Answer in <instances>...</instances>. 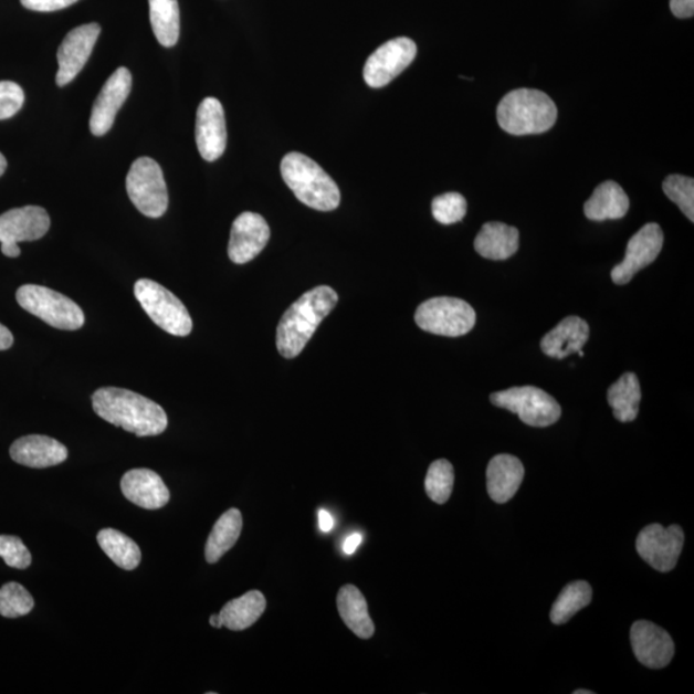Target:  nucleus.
<instances>
[{
  "label": "nucleus",
  "instance_id": "nucleus-1",
  "mask_svg": "<svg viewBox=\"0 0 694 694\" xmlns=\"http://www.w3.org/2000/svg\"><path fill=\"white\" fill-rule=\"evenodd\" d=\"M92 404L102 420L139 438L161 435L168 428L165 410L151 399L130 390L98 389L93 393Z\"/></svg>",
  "mask_w": 694,
  "mask_h": 694
},
{
  "label": "nucleus",
  "instance_id": "nucleus-2",
  "mask_svg": "<svg viewBox=\"0 0 694 694\" xmlns=\"http://www.w3.org/2000/svg\"><path fill=\"white\" fill-rule=\"evenodd\" d=\"M337 303L338 295L334 288L319 286L307 291L292 304L283 314L277 329V347L282 357L296 358Z\"/></svg>",
  "mask_w": 694,
  "mask_h": 694
},
{
  "label": "nucleus",
  "instance_id": "nucleus-3",
  "mask_svg": "<svg viewBox=\"0 0 694 694\" xmlns=\"http://www.w3.org/2000/svg\"><path fill=\"white\" fill-rule=\"evenodd\" d=\"M282 178L299 202L319 211H333L341 201L335 180L317 162L303 154L283 157Z\"/></svg>",
  "mask_w": 694,
  "mask_h": 694
},
{
  "label": "nucleus",
  "instance_id": "nucleus-4",
  "mask_svg": "<svg viewBox=\"0 0 694 694\" xmlns=\"http://www.w3.org/2000/svg\"><path fill=\"white\" fill-rule=\"evenodd\" d=\"M557 107L546 93L536 90L509 92L496 109V118L504 132L512 136L541 134L554 128Z\"/></svg>",
  "mask_w": 694,
  "mask_h": 694
},
{
  "label": "nucleus",
  "instance_id": "nucleus-5",
  "mask_svg": "<svg viewBox=\"0 0 694 694\" xmlns=\"http://www.w3.org/2000/svg\"><path fill=\"white\" fill-rule=\"evenodd\" d=\"M18 303L30 314L35 315L51 327L76 330L84 326L82 307L57 291L38 285L21 286L15 292Z\"/></svg>",
  "mask_w": 694,
  "mask_h": 694
},
{
  "label": "nucleus",
  "instance_id": "nucleus-6",
  "mask_svg": "<svg viewBox=\"0 0 694 694\" xmlns=\"http://www.w3.org/2000/svg\"><path fill=\"white\" fill-rule=\"evenodd\" d=\"M139 304L157 326L172 336L192 333L193 322L187 307L169 290L153 280H139L134 286Z\"/></svg>",
  "mask_w": 694,
  "mask_h": 694
},
{
  "label": "nucleus",
  "instance_id": "nucleus-7",
  "mask_svg": "<svg viewBox=\"0 0 694 694\" xmlns=\"http://www.w3.org/2000/svg\"><path fill=\"white\" fill-rule=\"evenodd\" d=\"M126 192L141 214L157 219L167 212L169 193L162 169L151 157H139L126 177Z\"/></svg>",
  "mask_w": 694,
  "mask_h": 694
},
{
  "label": "nucleus",
  "instance_id": "nucleus-8",
  "mask_svg": "<svg viewBox=\"0 0 694 694\" xmlns=\"http://www.w3.org/2000/svg\"><path fill=\"white\" fill-rule=\"evenodd\" d=\"M417 326L439 336L460 337L467 335L476 325L473 307L455 297H435L418 306Z\"/></svg>",
  "mask_w": 694,
  "mask_h": 694
},
{
  "label": "nucleus",
  "instance_id": "nucleus-9",
  "mask_svg": "<svg viewBox=\"0 0 694 694\" xmlns=\"http://www.w3.org/2000/svg\"><path fill=\"white\" fill-rule=\"evenodd\" d=\"M495 407L509 410L519 417V420L533 428H548L561 418L562 409L548 392L523 386L494 392L491 397Z\"/></svg>",
  "mask_w": 694,
  "mask_h": 694
},
{
  "label": "nucleus",
  "instance_id": "nucleus-10",
  "mask_svg": "<svg viewBox=\"0 0 694 694\" xmlns=\"http://www.w3.org/2000/svg\"><path fill=\"white\" fill-rule=\"evenodd\" d=\"M51 218L41 207L12 209L0 215V243L7 257H19V242L41 240L50 231Z\"/></svg>",
  "mask_w": 694,
  "mask_h": 694
},
{
  "label": "nucleus",
  "instance_id": "nucleus-11",
  "mask_svg": "<svg viewBox=\"0 0 694 694\" xmlns=\"http://www.w3.org/2000/svg\"><path fill=\"white\" fill-rule=\"evenodd\" d=\"M683 546L684 533L681 526L652 524L639 533L635 547L638 555L654 570L669 572L680 561Z\"/></svg>",
  "mask_w": 694,
  "mask_h": 694
},
{
  "label": "nucleus",
  "instance_id": "nucleus-12",
  "mask_svg": "<svg viewBox=\"0 0 694 694\" xmlns=\"http://www.w3.org/2000/svg\"><path fill=\"white\" fill-rule=\"evenodd\" d=\"M417 45L409 38L392 39L388 43L378 46L366 62V83L370 88H382L399 76L414 61Z\"/></svg>",
  "mask_w": 694,
  "mask_h": 694
},
{
  "label": "nucleus",
  "instance_id": "nucleus-13",
  "mask_svg": "<svg viewBox=\"0 0 694 694\" xmlns=\"http://www.w3.org/2000/svg\"><path fill=\"white\" fill-rule=\"evenodd\" d=\"M664 246V233L656 223L645 224L628 242L624 262L613 267L614 285H627L634 275L658 259Z\"/></svg>",
  "mask_w": 694,
  "mask_h": 694
},
{
  "label": "nucleus",
  "instance_id": "nucleus-14",
  "mask_svg": "<svg viewBox=\"0 0 694 694\" xmlns=\"http://www.w3.org/2000/svg\"><path fill=\"white\" fill-rule=\"evenodd\" d=\"M99 34L101 27L93 22L71 30L63 39L57 52L60 70L56 83L59 86L70 84L81 73L91 57Z\"/></svg>",
  "mask_w": 694,
  "mask_h": 694
},
{
  "label": "nucleus",
  "instance_id": "nucleus-15",
  "mask_svg": "<svg viewBox=\"0 0 694 694\" xmlns=\"http://www.w3.org/2000/svg\"><path fill=\"white\" fill-rule=\"evenodd\" d=\"M196 144L203 160L214 162L227 148V124L223 105L214 97L204 98L197 109Z\"/></svg>",
  "mask_w": 694,
  "mask_h": 694
},
{
  "label": "nucleus",
  "instance_id": "nucleus-16",
  "mask_svg": "<svg viewBox=\"0 0 694 694\" xmlns=\"http://www.w3.org/2000/svg\"><path fill=\"white\" fill-rule=\"evenodd\" d=\"M132 91V74L126 67H118L107 78L96 102H94L91 115V132L93 136L102 137L112 130L118 109L128 99Z\"/></svg>",
  "mask_w": 694,
  "mask_h": 694
},
{
  "label": "nucleus",
  "instance_id": "nucleus-17",
  "mask_svg": "<svg viewBox=\"0 0 694 694\" xmlns=\"http://www.w3.org/2000/svg\"><path fill=\"white\" fill-rule=\"evenodd\" d=\"M271 239V228L256 212H242L232 225L228 255L234 264H246L262 252Z\"/></svg>",
  "mask_w": 694,
  "mask_h": 694
},
{
  "label": "nucleus",
  "instance_id": "nucleus-18",
  "mask_svg": "<svg viewBox=\"0 0 694 694\" xmlns=\"http://www.w3.org/2000/svg\"><path fill=\"white\" fill-rule=\"evenodd\" d=\"M635 658L650 669H664L672 662L675 645L666 630L651 621H637L630 630Z\"/></svg>",
  "mask_w": 694,
  "mask_h": 694
},
{
  "label": "nucleus",
  "instance_id": "nucleus-19",
  "mask_svg": "<svg viewBox=\"0 0 694 694\" xmlns=\"http://www.w3.org/2000/svg\"><path fill=\"white\" fill-rule=\"evenodd\" d=\"M126 500L145 509H160L170 501V492L156 472L147 469L130 470L122 479Z\"/></svg>",
  "mask_w": 694,
  "mask_h": 694
},
{
  "label": "nucleus",
  "instance_id": "nucleus-20",
  "mask_svg": "<svg viewBox=\"0 0 694 694\" xmlns=\"http://www.w3.org/2000/svg\"><path fill=\"white\" fill-rule=\"evenodd\" d=\"M11 459L30 469H49L67 460V448L49 437L29 435L15 440L10 449Z\"/></svg>",
  "mask_w": 694,
  "mask_h": 694
},
{
  "label": "nucleus",
  "instance_id": "nucleus-21",
  "mask_svg": "<svg viewBox=\"0 0 694 694\" xmlns=\"http://www.w3.org/2000/svg\"><path fill=\"white\" fill-rule=\"evenodd\" d=\"M524 476V464L516 456L509 454L495 455L487 465V493L495 503H507L518 492Z\"/></svg>",
  "mask_w": 694,
  "mask_h": 694
},
{
  "label": "nucleus",
  "instance_id": "nucleus-22",
  "mask_svg": "<svg viewBox=\"0 0 694 694\" xmlns=\"http://www.w3.org/2000/svg\"><path fill=\"white\" fill-rule=\"evenodd\" d=\"M588 340V323L579 317H567L543 337L540 346L549 358L565 359L582 350Z\"/></svg>",
  "mask_w": 694,
  "mask_h": 694
},
{
  "label": "nucleus",
  "instance_id": "nucleus-23",
  "mask_svg": "<svg viewBox=\"0 0 694 694\" xmlns=\"http://www.w3.org/2000/svg\"><path fill=\"white\" fill-rule=\"evenodd\" d=\"M630 208L629 197L617 181L607 180L599 185L583 204V214L593 222L624 218Z\"/></svg>",
  "mask_w": 694,
  "mask_h": 694
},
{
  "label": "nucleus",
  "instance_id": "nucleus-24",
  "mask_svg": "<svg viewBox=\"0 0 694 694\" xmlns=\"http://www.w3.org/2000/svg\"><path fill=\"white\" fill-rule=\"evenodd\" d=\"M519 246L517 228L500 222L484 224L475 240L477 254L491 260H506L514 256Z\"/></svg>",
  "mask_w": 694,
  "mask_h": 694
},
{
  "label": "nucleus",
  "instance_id": "nucleus-25",
  "mask_svg": "<svg viewBox=\"0 0 694 694\" xmlns=\"http://www.w3.org/2000/svg\"><path fill=\"white\" fill-rule=\"evenodd\" d=\"M337 609L345 625L361 639L372 638L375 624L369 617L368 604L361 591L354 586H345L337 595Z\"/></svg>",
  "mask_w": 694,
  "mask_h": 694
},
{
  "label": "nucleus",
  "instance_id": "nucleus-26",
  "mask_svg": "<svg viewBox=\"0 0 694 694\" xmlns=\"http://www.w3.org/2000/svg\"><path fill=\"white\" fill-rule=\"evenodd\" d=\"M265 609L266 599L262 591L251 590L246 595L228 602L220 611L219 617L223 627L233 630V632H241V630L254 625L262 618Z\"/></svg>",
  "mask_w": 694,
  "mask_h": 694
},
{
  "label": "nucleus",
  "instance_id": "nucleus-27",
  "mask_svg": "<svg viewBox=\"0 0 694 694\" xmlns=\"http://www.w3.org/2000/svg\"><path fill=\"white\" fill-rule=\"evenodd\" d=\"M243 526L241 512L236 508L227 511L217 520L209 535L204 557L209 564H217L239 540Z\"/></svg>",
  "mask_w": 694,
  "mask_h": 694
},
{
  "label": "nucleus",
  "instance_id": "nucleus-28",
  "mask_svg": "<svg viewBox=\"0 0 694 694\" xmlns=\"http://www.w3.org/2000/svg\"><path fill=\"white\" fill-rule=\"evenodd\" d=\"M641 399V385H639L638 377L630 372L622 375L620 380L614 382L607 392V400L613 410V416L622 423L635 420Z\"/></svg>",
  "mask_w": 694,
  "mask_h": 694
},
{
  "label": "nucleus",
  "instance_id": "nucleus-29",
  "mask_svg": "<svg viewBox=\"0 0 694 694\" xmlns=\"http://www.w3.org/2000/svg\"><path fill=\"white\" fill-rule=\"evenodd\" d=\"M154 34L165 49L179 41L180 12L178 0H148Z\"/></svg>",
  "mask_w": 694,
  "mask_h": 694
},
{
  "label": "nucleus",
  "instance_id": "nucleus-30",
  "mask_svg": "<svg viewBox=\"0 0 694 694\" xmlns=\"http://www.w3.org/2000/svg\"><path fill=\"white\" fill-rule=\"evenodd\" d=\"M102 550L120 569L132 571L141 561V551L136 541L114 528H104L97 535Z\"/></svg>",
  "mask_w": 694,
  "mask_h": 694
},
{
  "label": "nucleus",
  "instance_id": "nucleus-31",
  "mask_svg": "<svg viewBox=\"0 0 694 694\" xmlns=\"http://www.w3.org/2000/svg\"><path fill=\"white\" fill-rule=\"evenodd\" d=\"M593 590L587 581H574L566 586L558 596L550 611V620L556 625L566 624L575 613L579 612L591 602Z\"/></svg>",
  "mask_w": 694,
  "mask_h": 694
},
{
  "label": "nucleus",
  "instance_id": "nucleus-32",
  "mask_svg": "<svg viewBox=\"0 0 694 694\" xmlns=\"http://www.w3.org/2000/svg\"><path fill=\"white\" fill-rule=\"evenodd\" d=\"M454 486V469L451 462L439 460L430 465L424 480L425 493L438 504H444L451 498Z\"/></svg>",
  "mask_w": 694,
  "mask_h": 694
},
{
  "label": "nucleus",
  "instance_id": "nucleus-33",
  "mask_svg": "<svg viewBox=\"0 0 694 694\" xmlns=\"http://www.w3.org/2000/svg\"><path fill=\"white\" fill-rule=\"evenodd\" d=\"M34 598L19 582H7L0 588V614L7 619L25 617L34 609Z\"/></svg>",
  "mask_w": 694,
  "mask_h": 694
},
{
  "label": "nucleus",
  "instance_id": "nucleus-34",
  "mask_svg": "<svg viewBox=\"0 0 694 694\" xmlns=\"http://www.w3.org/2000/svg\"><path fill=\"white\" fill-rule=\"evenodd\" d=\"M664 193L694 222V180L683 176H670L662 185Z\"/></svg>",
  "mask_w": 694,
  "mask_h": 694
},
{
  "label": "nucleus",
  "instance_id": "nucleus-35",
  "mask_svg": "<svg viewBox=\"0 0 694 694\" xmlns=\"http://www.w3.org/2000/svg\"><path fill=\"white\" fill-rule=\"evenodd\" d=\"M431 208L433 218L444 225L459 223L467 214V201L456 192L435 197Z\"/></svg>",
  "mask_w": 694,
  "mask_h": 694
},
{
  "label": "nucleus",
  "instance_id": "nucleus-36",
  "mask_svg": "<svg viewBox=\"0 0 694 694\" xmlns=\"http://www.w3.org/2000/svg\"><path fill=\"white\" fill-rule=\"evenodd\" d=\"M0 557L7 566L13 569L25 570L33 561L30 550L19 536L0 535Z\"/></svg>",
  "mask_w": 694,
  "mask_h": 694
},
{
  "label": "nucleus",
  "instance_id": "nucleus-37",
  "mask_svg": "<svg viewBox=\"0 0 694 694\" xmlns=\"http://www.w3.org/2000/svg\"><path fill=\"white\" fill-rule=\"evenodd\" d=\"M25 93L13 82H0V120H7L20 112Z\"/></svg>",
  "mask_w": 694,
  "mask_h": 694
},
{
  "label": "nucleus",
  "instance_id": "nucleus-38",
  "mask_svg": "<svg viewBox=\"0 0 694 694\" xmlns=\"http://www.w3.org/2000/svg\"><path fill=\"white\" fill-rule=\"evenodd\" d=\"M78 0H21V4L30 11L54 12L75 4Z\"/></svg>",
  "mask_w": 694,
  "mask_h": 694
},
{
  "label": "nucleus",
  "instance_id": "nucleus-39",
  "mask_svg": "<svg viewBox=\"0 0 694 694\" xmlns=\"http://www.w3.org/2000/svg\"><path fill=\"white\" fill-rule=\"evenodd\" d=\"M670 10L677 19L693 18L694 0H670Z\"/></svg>",
  "mask_w": 694,
  "mask_h": 694
},
{
  "label": "nucleus",
  "instance_id": "nucleus-40",
  "mask_svg": "<svg viewBox=\"0 0 694 694\" xmlns=\"http://www.w3.org/2000/svg\"><path fill=\"white\" fill-rule=\"evenodd\" d=\"M361 535L358 533H355L353 535L349 536V538H347L344 543V551L347 556H351L355 554V550H357L361 544Z\"/></svg>",
  "mask_w": 694,
  "mask_h": 694
},
{
  "label": "nucleus",
  "instance_id": "nucleus-41",
  "mask_svg": "<svg viewBox=\"0 0 694 694\" xmlns=\"http://www.w3.org/2000/svg\"><path fill=\"white\" fill-rule=\"evenodd\" d=\"M13 341L14 338L11 330L0 323V351L10 349Z\"/></svg>",
  "mask_w": 694,
  "mask_h": 694
},
{
  "label": "nucleus",
  "instance_id": "nucleus-42",
  "mask_svg": "<svg viewBox=\"0 0 694 694\" xmlns=\"http://www.w3.org/2000/svg\"><path fill=\"white\" fill-rule=\"evenodd\" d=\"M318 517H319V527L323 533H329L330 530H333L335 526V520H334V517L330 516L327 511L320 509Z\"/></svg>",
  "mask_w": 694,
  "mask_h": 694
},
{
  "label": "nucleus",
  "instance_id": "nucleus-43",
  "mask_svg": "<svg viewBox=\"0 0 694 694\" xmlns=\"http://www.w3.org/2000/svg\"><path fill=\"white\" fill-rule=\"evenodd\" d=\"M210 625L217 629H220L223 627L222 620H220L219 614H212V617L210 618Z\"/></svg>",
  "mask_w": 694,
  "mask_h": 694
},
{
  "label": "nucleus",
  "instance_id": "nucleus-44",
  "mask_svg": "<svg viewBox=\"0 0 694 694\" xmlns=\"http://www.w3.org/2000/svg\"><path fill=\"white\" fill-rule=\"evenodd\" d=\"M6 169H7V160H6V157H4L2 154H0V177H2V176H3V174H4Z\"/></svg>",
  "mask_w": 694,
  "mask_h": 694
},
{
  "label": "nucleus",
  "instance_id": "nucleus-45",
  "mask_svg": "<svg viewBox=\"0 0 694 694\" xmlns=\"http://www.w3.org/2000/svg\"><path fill=\"white\" fill-rule=\"evenodd\" d=\"M593 693L595 692L587 691V690H578L574 692V694H593Z\"/></svg>",
  "mask_w": 694,
  "mask_h": 694
}]
</instances>
